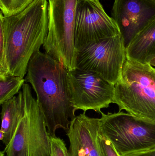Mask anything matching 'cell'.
<instances>
[{
  "label": "cell",
  "instance_id": "13",
  "mask_svg": "<svg viewBox=\"0 0 155 156\" xmlns=\"http://www.w3.org/2000/svg\"><path fill=\"white\" fill-rule=\"evenodd\" d=\"M126 51V59L142 63L155 55V17L131 39Z\"/></svg>",
  "mask_w": 155,
  "mask_h": 156
},
{
  "label": "cell",
  "instance_id": "17",
  "mask_svg": "<svg viewBox=\"0 0 155 156\" xmlns=\"http://www.w3.org/2000/svg\"><path fill=\"white\" fill-rule=\"evenodd\" d=\"M10 75L6 61L3 32L0 27V77Z\"/></svg>",
  "mask_w": 155,
  "mask_h": 156
},
{
  "label": "cell",
  "instance_id": "5",
  "mask_svg": "<svg viewBox=\"0 0 155 156\" xmlns=\"http://www.w3.org/2000/svg\"><path fill=\"white\" fill-rule=\"evenodd\" d=\"M77 1L48 0V33L43 48L68 71L76 68L75 27Z\"/></svg>",
  "mask_w": 155,
  "mask_h": 156
},
{
  "label": "cell",
  "instance_id": "20",
  "mask_svg": "<svg viewBox=\"0 0 155 156\" xmlns=\"http://www.w3.org/2000/svg\"><path fill=\"white\" fill-rule=\"evenodd\" d=\"M135 156H155V151L148 152V153H145V154H142Z\"/></svg>",
  "mask_w": 155,
  "mask_h": 156
},
{
  "label": "cell",
  "instance_id": "12",
  "mask_svg": "<svg viewBox=\"0 0 155 156\" xmlns=\"http://www.w3.org/2000/svg\"><path fill=\"white\" fill-rule=\"evenodd\" d=\"M2 106L0 139L6 147L12 139L19 123L24 116L22 91H20L17 96L4 102Z\"/></svg>",
  "mask_w": 155,
  "mask_h": 156
},
{
  "label": "cell",
  "instance_id": "2",
  "mask_svg": "<svg viewBox=\"0 0 155 156\" xmlns=\"http://www.w3.org/2000/svg\"><path fill=\"white\" fill-rule=\"evenodd\" d=\"M48 5L47 0H34L14 15L5 17L0 12L10 75L24 78L30 59L43 45L48 33Z\"/></svg>",
  "mask_w": 155,
  "mask_h": 156
},
{
  "label": "cell",
  "instance_id": "21",
  "mask_svg": "<svg viewBox=\"0 0 155 156\" xmlns=\"http://www.w3.org/2000/svg\"><path fill=\"white\" fill-rule=\"evenodd\" d=\"M153 1L155 2V0H153Z\"/></svg>",
  "mask_w": 155,
  "mask_h": 156
},
{
  "label": "cell",
  "instance_id": "7",
  "mask_svg": "<svg viewBox=\"0 0 155 156\" xmlns=\"http://www.w3.org/2000/svg\"><path fill=\"white\" fill-rule=\"evenodd\" d=\"M126 59L124 40L119 34L93 42L77 52L76 68L95 72L115 85Z\"/></svg>",
  "mask_w": 155,
  "mask_h": 156
},
{
  "label": "cell",
  "instance_id": "11",
  "mask_svg": "<svg viewBox=\"0 0 155 156\" xmlns=\"http://www.w3.org/2000/svg\"><path fill=\"white\" fill-rule=\"evenodd\" d=\"M99 121L85 112L71 120L66 133L70 142L68 156H101L97 141Z\"/></svg>",
  "mask_w": 155,
  "mask_h": 156
},
{
  "label": "cell",
  "instance_id": "10",
  "mask_svg": "<svg viewBox=\"0 0 155 156\" xmlns=\"http://www.w3.org/2000/svg\"><path fill=\"white\" fill-rule=\"evenodd\" d=\"M112 17L126 46L131 39L155 17L153 0H114Z\"/></svg>",
  "mask_w": 155,
  "mask_h": 156
},
{
  "label": "cell",
  "instance_id": "14",
  "mask_svg": "<svg viewBox=\"0 0 155 156\" xmlns=\"http://www.w3.org/2000/svg\"><path fill=\"white\" fill-rule=\"evenodd\" d=\"M25 82V79L16 76L0 77V104L18 94Z\"/></svg>",
  "mask_w": 155,
  "mask_h": 156
},
{
  "label": "cell",
  "instance_id": "6",
  "mask_svg": "<svg viewBox=\"0 0 155 156\" xmlns=\"http://www.w3.org/2000/svg\"><path fill=\"white\" fill-rule=\"evenodd\" d=\"M22 91L24 116L10 144L3 151L6 156H50L51 136L42 109L28 83H24Z\"/></svg>",
  "mask_w": 155,
  "mask_h": 156
},
{
  "label": "cell",
  "instance_id": "18",
  "mask_svg": "<svg viewBox=\"0 0 155 156\" xmlns=\"http://www.w3.org/2000/svg\"><path fill=\"white\" fill-rule=\"evenodd\" d=\"M50 156H68V150L64 141L60 137L51 136Z\"/></svg>",
  "mask_w": 155,
  "mask_h": 156
},
{
  "label": "cell",
  "instance_id": "16",
  "mask_svg": "<svg viewBox=\"0 0 155 156\" xmlns=\"http://www.w3.org/2000/svg\"><path fill=\"white\" fill-rule=\"evenodd\" d=\"M97 141L101 156H119L112 143L99 131Z\"/></svg>",
  "mask_w": 155,
  "mask_h": 156
},
{
  "label": "cell",
  "instance_id": "4",
  "mask_svg": "<svg viewBox=\"0 0 155 156\" xmlns=\"http://www.w3.org/2000/svg\"><path fill=\"white\" fill-rule=\"evenodd\" d=\"M99 132L119 156H135L155 150V122L128 113L101 112Z\"/></svg>",
  "mask_w": 155,
  "mask_h": 156
},
{
  "label": "cell",
  "instance_id": "19",
  "mask_svg": "<svg viewBox=\"0 0 155 156\" xmlns=\"http://www.w3.org/2000/svg\"><path fill=\"white\" fill-rule=\"evenodd\" d=\"M146 63H148L152 66L155 68V55L148 57L147 59Z\"/></svg>",
  "mask_w": 155,
  "mask_h": 156
},
{
  "label": "cell",
  "instance_id": "8",
  "mask_svg": "<svg viewBox=\"0 0 155 156\" xmlns=\"http://www.w3.org/2000/svg\"><path fill=\"white\" fill-rule=\"evenodd\" d=\"M67 84L75 112L81 110L86 113L91 110L101 113L102 109L114 103V84L95 72L77 68L68 71Z\"/></svg>",
  "mask_w": 155,
  "mask_h": 156
},
{
  "label": "cell",
  "instance_id": "15",
  "mask_svg": "<svg viewBox=\"0 0 155 156\" xmlns=\"http://www.w3.org/2000/svg\"><path fill=\"white\" fill-rule=\"evenodd\" d=\"M34 0H0L1 12L5 17L22 12Z\"/></svg>",
  "mask_w": 155,
  "mask_h": 156
},
{
  "label": "cell",
  "instance_id": "3",
  "mask_svg": "<svg viewBox=\"0 0 155 156\" xmlns=\"http://www.w3.org/2000/svg\"><path fill=\"white\" fill-rule=\"evenodd\" d=\"M114 103L119 112L155 122V68L126 59L115 85Z\"/></svg>",
  "mask_w": 155,
  "mask_h": 156
},
{
  "label": "cell",
  "instance_id": "1",
  "mask_svg": "<svg viewBox=\"0 0 155 156\" xmlns=\"http://www.w3.org/2000/svg\"><path fill=\"white\" fill-rule=\"evenodd\" d=\"M67 72L61 63L40 50L28 64L25 82L31 84L36 94L51 136H56L59 128L68 131L76 117L67 88Z\"/></svg>",
  "mask_w": 155,
  "mask_h": 156
},
{
  "label": "cell",
  "instance_id": "9",
  "mask_svg": "<svg viewBox=\"0 0 155 156\" xmlns=\"http://www.w3.org/2000/svg\"><path fill=\"white\" fill-rule=\"evenodd\" d=\"M121 34L113 17L99 0H78L76 6L75 43L77 52L93 42Z\"/></svg>",
  "mask_w": 155,
  "mask_h": 156
}]
</instances>
